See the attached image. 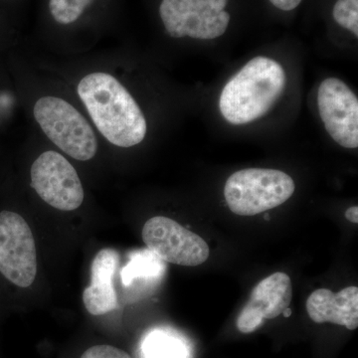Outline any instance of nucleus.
I'll return each mask as SVG.
<instances>
[{
    "label": "nucleus",
    "mask_w": 358,
    "mask_h": 358,
    "mask_svg": "<svg viewBox=\"0 0 358 358\" xmlns=\"http://www.w3.org/2000/svg\"><path fill=\"white\" fill-rule=\"evenodd\" d=\"M345 218L352 223H358V207L352 206L345 212Z\"/></svg>",
    "instance_id": "nucleus-18"
},
{
    "label": "nucleus",
    "mask_w": 358,
    "mask_h": 358,
    "mask_svg": "<svg viewBox=\"0 0 358 358\" xmlns=\"http://www.w3.org/2000/svg\"><path fill=\"white\" fill-rule=\"evenodd\" d=\"M286 81L284 68L277 61L265 56L252 59L224 87L219 99L221 114L232 124L260 119L281 98Z\"/></svg>",
    "instance_id": "nucleus-2"
},
{
    "label": "nucleus",
    "mask_w": 358,
    "mask_h": 358,
    "mask_svg": "<svg viewBox=\"0 0 358 358\" xmlns=\"http://www.w3.org/2000/svg\"><path fill=\"white\" fill-rule=\"evenodd\" d=\"M33 115L47 138L69 157L82 162L95 157L96 134L84 115L67 101L42 96L35 103Z\"/></svg>",
    "instance_id": "nucleus-4"
},
{
    "label": "nucleus",
    "mask_w": 358,
    "mask_h": 358,
    "mask_svg": "<svg viewBox=\"0 0 358 358\" xmlns=\"http://www.w3.org/2000/svg\"><path fill=\"white\" fill-rule=\"evenodd\" d=\"M320 119L331 138L345 148H358V99L336 78H327L317 92Z\"/></svg>",
    "instance_id": "nucleus-8"
},
{
    "label": "nucleus",
    "mask_w": 358,
    "mask_h": 358,
    "mask_svg": "<svg viewBox=\"0 0 358 358\" xmlns=\"http://www.w3.org/2000/svg\"><path fill=\"white\" fill-rule=\"evenodd\" d=\"M159 257L155 256L150 250L145 253L138 254V256L134 257L133 260L122 268V282L128 286L136 278L157 274V271H159Z\"/></svg>",
    "instance_id": "nucleus-14"
},
{
    "label": "nucleus",
    "mask_w": 358,
    "mask_h": 358,
    "mask_svg": "<svg viewBox=\"0 0 358 358\" xmlns=\"http://www.w3.org/2000/svg\"><path fill=\"white\" fill-rule=\"evenodd\" d=\"M294 189L293 178L281 171L246 169L227 179L224 197L233 213L254 216L288 201Z\"/></svg>",
    "instance_id": "nucleus-3"
},
{
    "label": "nucleus",
    "mask_w": 358,
    "mask_h": 358,
    "mask_svg": "<svg viewBox=\"0 0 358 358\" xmlns=\"http://www.w3.org/2000/svg\"><path fill=\"white\" fill-rule=\"evenodd\" d=\"M81 358H131L129 355L115 346L101 345L92 346Z\"/></svg>",
    "instance_id": "nucleus-16"
},
{
    "label": "nucleus",
    "mask_w": 358,
    "mask_h": 358,
    "mask_svg": "<svg viewBox=\"0 0 358 358\" xmlns=\"http://www.w3.org/2000/svg\"><path fill=\"white\" fill-rule=\"evenodd\" d=\"M0 273L20 288L31 286L37 274L34 237L20 214L0 212Z\"/></svg>",
    "instance_id": "nucleus-5"
},
{
    "label": "nucleus",
    "mask_w": 358,
    "mask_h": 358,
    "mask_svg": "<svg viewBox=\"0 0 358 358\" xmlns=\"http://www.w3.org/2000/svg\"><path fill=\"white\" fill-rule=\"evenodd\" d=\"M307 312L317 324L331 322L355 331L358 327V288L348 287L336 294L329 289H317L308 296Z\"/></svg>",
    "instance_id": "nucleus-10"
},
{
    "label": "nucleus",
    "mask_w": 358,
    "mask_h": 358,
    "mask_svg": "<svg viewBox=\"0 0 358 358\" xmlns=\"http://www.w3.org/2000/svg\"><path fill=\"white\" fill-rule=\"evenodd\" d=\"M145 358H186L185 345L178 338L162 331H155L143 341Z\"/></svg>",
    "instance_id": "nucleus-12"
},
{
    "label": "nucleus",
    "mask_w": 358,
    "mask_h": 358,
    "mask_svg": "<svg viewBox=\"0 0 358 358\" xmlns=\"http://www.w3.org/2000/svg\"><path fill=\"white\" fill-rule=\"evenodd\" d=\"M270 2L281 10L291 11L300 6L301 0H270Z\"/></svg>",
    "instance_id": "nucleus-17"
},
{
    "label": "nucleus",
    "mask_w": 358,
    "mask_h": 358,
    "mask_svg": "<svg viewBox=\"0 0 358 358\" xmlns=\"http://www.w3.org/2000/svg\"><path fill=\"white\" fill-rule=\"evenodd\" d=\"M333 16L338 25L358 37V0H338Z\"/></svg>",
    "instance_id": "nucleus-15"
},
{
    "label": "nucleus",
    "mask_w": 358,
    "mask_h": 358,
    "mask_svg": "<svg viewBox=\"0 0 358 358\" xmlns=\"http://www.w3.org/2000/svg\"><path fill=\"white\" fill-rule=\"evenodd\" d=\"M282 315H285L286 317H289V315H292V310H289V308H286V310H284V313H282Z\"/></svg>",
    "instance_id": "nucleus-19"
},
{
    "label": "nucleus",
    "mask_w": 358,
    "mask_h": 358,
    "mask_svg": "<svg viewBox=\"0 0 358 358\" xmlns=\"http://www.w3.org/2000/svg\"><path fill=\"white\" fill-rule=\"evenodd\" d=\"M291 278L277 272L262 280L252 291L248 303L237 317L238 331L251 334L260 329L264 320L279 317L291 305Z\"/></svg>",
    "instance_id": "nucleus-9"
},
{
    "label": "nucleus",
    "mask_w": 358,
    "mask_h": 358,
    "mask_svg": "<svg viewBox=\"0 0 358 358\" xmlns=\"http://www.w3.org/2000/svg\"><path fill=\"white\" fill-rule=\"evenodd\" d=\"M77 93L96 129L109 143L128 148L145 140V115L117 78L108 73H91L82 78Z\"/></svg>",
    "instance_id": "nucleus-1"
},
{
    "label": "nucleus",
    "mask_w": 358,
    "mask_h": 358,
    "mask_svg": "<svg viewBox=\"0 0 358 358\" xmlns=\"http://www.w3.org/2000/svg\"><path fill=\"white\" fill-rule=\"evenodd\" d=\"M141 236L152 253L174 265L195 267L206 262L210 255L203 238L164 216H155L148 220Z\"/></svg>",
    "instance_id": "nucleus-6"
},
{
    "label": "nucleus",
    "mask_w": 358,
    "mask_h": 358,
    "mask_svg": "<svg viewBox=\"0 0 358 358\" xmlns=\"http://www.w3.org/2000/svg\"><path fill=\"white\" fill-rule=\"evenodd\" d=\"M31 186L40 199L62 211L76 210L84 201V189L76 169L62 155L49 150L33 162Z\"/></svg>",
    "instance_id": "nucleus-7"
},
{
    "label": "nucleus",
    "mask_w": 358,
    "mask_h": 358,
    "mask_svg": "<svg viewBox=\"0 0 358 358\" xmlns=\"http://www.w3.org/2000/svg\"><path fill=\"white\" fill-rule=\"evenodd\" d=\"M120 257L112 248H103L96 253L91 265V284L84 289L85 307L91 315H102L117 307L113 279L119 265Z\"/></svg>",
    "instance_id": "nucleus-11"
},
{
    "label": "nucleus",
    "mask_w": 358,
    "mask_h": 358,
    "mask_svg": "<svg viewBox=\"0 0 358 358\" xmlns=\"http://www.w3.org/2000/svg\"><path fill=\"white\" fill-rule=\"evenodd\" d=\"M94 0H49V10L59 24L76 22Z\"/></svg>",
    "instance_id": "nucleus-13"
}]
</instances>
